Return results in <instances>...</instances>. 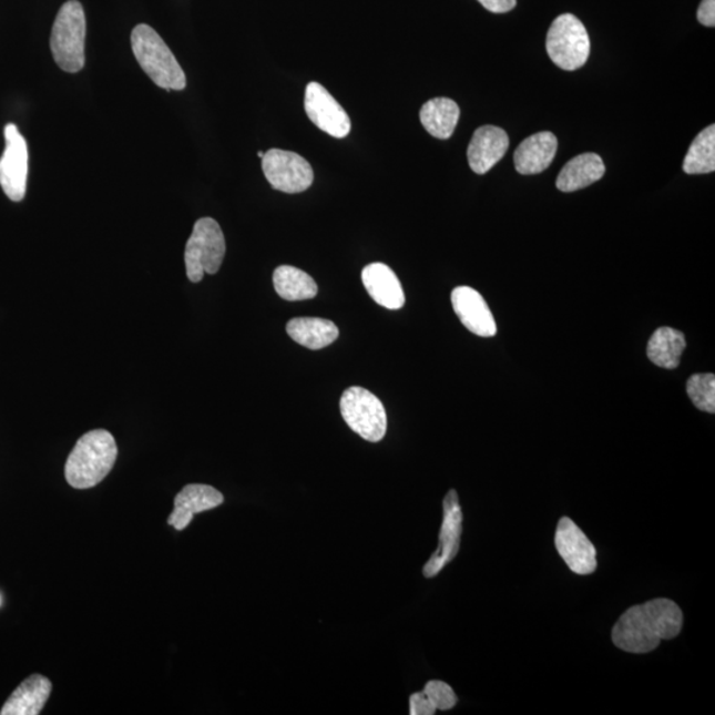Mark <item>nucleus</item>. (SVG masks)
<instances>
[{"instance_id": "nucleus-16", "label": "nucleus", "mask_w": 715, "mask_h": 715, "mask_svg": "<svg viewBox=\"0 0 715 715\" xmlns=\"http://www.w3.org/2000/svg\"><path fill=\"white\" fill-rule=\"evenodd\" d=\"M362 282L369 295L386 309L398 310L406 303L405 292L394 270L384 263H372L362 270Z\"/></svg>"}, {"instance_id": "nucleus-13", "label": "nucleus", "mask_w": 715, "mask_h": 715, "mask_svg": "<svg viewBox=\"0 0 715 715\" xmlns=\"http://www.w3.org/2000/svg\"><path fill=\"white\" fill-rule=\"evenodd\" d=\"M223 502L224 496L214 487L190 483L176 494L167 523L175 530H185L195 514L221 507Z\"/></svg>"}, {"instance_id": "nucleus-26", "label": "nucleus", "mask_w": 715, "mask_h": 715, "mask_svg": "<svg viewBox=\"0 0 715 715\" xmlns=\"http://www.w3.org/2000/svg\"><path fill=\"white\" fill-rule=\"evenodd\" d=\"M686 391L693 405L699 411L715 412V377L714 374H696L686 384Z\"/></svg>"}, {"instance_id": "nucleus-17", "label": "nucleus", "mask_w": 715, "mask_h": 715, "mask_svg": "<svg viewBox=\"0 0 715 715\" xmlns=\"http://www.w3.org/2000/svg\"><path fill=\"white\" fill-rule=\"evenodd\" d=\"M558 150V140L553 133L541 132L522 141L514 153L517 172L522 175L541 174L548 170Z\"/></svg>"}, {"instance_id": "nucleus-12", "label": "nucleus", "mask_w": 715, "mask_h": 715, "mask_svg": "<svg viewBox=\"0 0 715 715\" xmlns=\"http://www.w3.org/2000/svg\"><path fill=\"white\" fill-rule=\"evenodd\" d=\"M555 548L574 574L590 575L595 572L596 549L583 530L569 517H563L558 523Z\"/></svg>"}, {"instance_id": "nucleus-15", "label": "nucleus", "mask_w": 715, "mask_h": 715, "mask_svg": "<svg viewBox=\"0 0 715 715\" xmlns=\"http://www.w3.org/2000/svg\"><path fill=\"white\" fill-rule=\"evenodd\" d=\"M509 149L508 133L499 126L477 129L469 143L468 162L476 174H487L499 163Z\"/></svg>"}, {"instance_id": "nucleus-27", "label": "nucleus", "mask_w": 715, "mask_h": 715, "mask_svg": "<svg viewBox=\"0 0 715 715\" xmlns=\"http://www.w3.org/2000/svg\"><path fill=\"white\" fill-rule=\"evenodd\" d=\"M697 19L705 27L715 24V0H703L698 7Z\"/></svg>"}, {"instance_id": "nucleus-25", "label": "nucleus", "mask_w": 715, "mask_h": 715, "mask_svg": "<svg viewBox=\"0 0 715 715\" xmlns=\"http://www.w3.org/2000/svg\"><path fill=\"white\" fill-rule=\"evenodd\" d=\"M686 174H711L715 170V126L711 125L701 132L687 154L683 165Z\"/></svg>"}, {"instance_id": "nucleus-23", "label": "nucleus", "mask_w": 715, "mask_h": 715, "mask_svg": "<svg viewBox=\"0 0 715 715\" xmlns=\"http://www.w3.org/2000/svg\"><path fill=\"white\" fill-rule=\"evenodd\" d=\"M458 705V696L445 681H428L425 690L410 697L411 715H433L436 711H451Z\"/></svg>"}, {"instance_id": "nucleus-14", "label": "nucleus", "mask_w": 715, "mask_h": 715, "mask_svg": "<svg viewBox=\"0 0 715 715\" xmlns=\"http://www.w3.org/2000/svg\"><path fill=\"white\" fill-rule=\"evenodd\" d=\"M456 316L469 331L479 337H494L497 325L492 311L479 292L469 286H459L452 292Z\"/></svg>"}, {"instance_id": "nucleus-24", "label": "nucleus", "mask_w": 715, "mask_h": 715, "mask_svg": "<svg viewBox=\"0 0 715 715\" xmlns=\"http://www.w3.org/2000/svg\"><path fill=\"white\" fill-rule=\"evenodd\" d=\"M274 284L277 295L286 302H304L315 298L318 286L306 272L290 265H282L275 270Z\"/></svg>"}, {"instance_id": "nucleus-19", "label": "nucleus", "mask_w": 715, "mask_h": 715, "mask_svg": "<svg viewBox=\"0 0 715 715\" xmlns=\"http://www.w3.org/2000/svg\"><path fill=\"white\" fill-rule=\"evenodd\" d=\"M605 174L604 162L597 154L584 153L575 156L558 175L556 187L562 193H574L594 185L601 181Z\"/></svg>"}, {"instance_id": "nucleus-29", "label": "nucleus", "mask_w": 715, "mask_h": 715, "mask_svg": "<svg viewBox=\"0 0 715 715\" xmlns=\"http://www.w3.org/2000/svg\"><path fill=\"white\" fill-rule=\"evenodd\" d=\"M264 154H265V153H263V152H258V153H257L258 159H262V160H263V159H264Z\"/></svg>"}, {"instance_id": "nucleus-11", "label": "nucleus", "mask_w": 715, "mask_h": 715, "mask_svg": "<svg viewBox=\"0 0 715 715\" xmlns=\"http://www.w3.org/2000/svg\"><path fill=\"white\" fill-rule=\"evenodd\" d=\"M304 106L309 120L323 132L334 139H345L349 135V115L321 84L310 83L306 86Z\"/></svg>"}, {"instance_id": "nucleus-6", "label": "nucleus", "mask_w": 715, "mask_h": 715, "mask_svg": "<svg viewBox=\"0 0 715 715\" xmlns=\"http://www.w3.org/2000/svg\"><path fill=\"white\" fill-rule=\"evenodd\" d=\"M547 50L555 65L564 71H576L588 63L590 58L589 32L572 13H563L550 27Z\"/></svg>"}, {"instance_id": "nucleus-4", "label": "nucleus", "mask_w": 715, "mask_h": 715, "mask_svg": "<svg viewBox=\"0 0 715 715\" xmlns=\"http://www.w3.org/2000/svg\"><path fill=\"white\" fill-rule=\"evenodd\" d=\"M86 19L83 6L70 0L61 7L51 32L54 63L68 73H78L85 65Z\"/></svg>"}, {"instance_id": "nucleus-2", "label": "nucleus", "mask_w": 715, "mask_h": 715, "mask_svg": "<svg viewBox=\"0 0 715 715\" xmlns=\"http://www.w3.org/2000/svg\"><path fill=\"white\" fill-rule=\"evenodd\" d=\"M119 449L111 432L94 429L80 438L65 464V480L74 489H90L111 473Z\"/></svg>"}, {"instance_id": "nucleus-9", "label": "nucleus", "mask_w": 715, "mask_h": 715, "mask_svg": "<svg viewBox=\"0 0 715 715\" xmlns=\"http://www.w3.org/2000/svg\"><path fill=\"white\" fill-rule=\"evenodd\" d=\"M6 149L0 159V186L12 202L24 200L29 176V146L19 127H4Z\"/></svg>"}, {"instance_id": "nucleus-8", "label": "nucleus", "mask_w": 715, "mask_h": 715, "mask_svg": "<svg viewBox=\"0 0 715 715\" xmlns=\"http://www.w3.org/2000/svg\"><path fill=\"white\" fill-rule=\"evenodd\" d=\"M262 166L270 186L286 194L304 193L315 181L309 162L286 150L270 149L264 154Z\"/></svg>"}, {"instance_id": "nucleus-22", "label": "nucleus", "mask_w": 715, "mask_h": 715, "mask_svg": "<svg viewBox=\"0 0 715 715\" xmlns=\"http://www.w3.org/2000/svg\"><path fill=\"white\" fill-rule=\"evenodd\" d=\"M685 349L684 333L664 326L653 333L646 353L652 364L663 369L674 370L680 366V359Z\"/></svg>"}, {"instance_id": "nucleus-21", "label": "nucleus", "mask_w": 715, "mask_h": 715, "mask_svg": "<svg viewBox=\"0 0 715 715\" xmlns=\"http://www.w3.org/2000/svg\"><path fill=\"white\" fill-rule=\"evenodd\" d=\"M460 119V108L451 99L439 98L426 102L420 111L421 125L435 139L452 137Z\"/></svg>"}, {"instance_id": "nucleus-28", "label": "nucleus", "mask_w": 715, "mask_h": 715, "mask_svg": "<svg viewBox=\"0 0 715 715\" xmlns=\"http://www.w3.org/2000/svg\"><path fill=\"white\" fill-rule=\"evenodd\" d=\"M479 2L493 13L512 11L517 4V0H479Z\"/></svg>"}, {"instance_id": "nucleus-5", "label": "nucleus", "mask_w": 715, "mask_h": 715, "mask_svg": "<svg viewBox=\"0 0 715 715\" xmlns=\"http://www.w3.org/2000/svg\"><path fill=\"white\" fill-rule=\"evenodd\" d=\"M226 255V238L219 223L202 217L195 223L186 244L185 263L190 282L200 283L204 275H215Z\"/></svg>"}, {"instance_id": "nucleus-1", "label": "nucleus", "mask_w": 715, "mask_h": 715, "mask_svg": "<svg viewBox=\"0 0 715 715\" xmlns=\"http://www.w3.org/2000/svg\"><path fill=\"white\" fill-rule=\"evenodd\" d=\"M683 624L678 604L670 599H655L626 610L612 630V642L619 650L643 655L655 651L663 640L678 636Z\"/></svg>"}, {"instance_id": "nucleus-10", "label": "nucleus", "mask_w": 715, "mask_h": 715, "mask_svg": "<svg viewBox=\"0 0 715 715\" xmlns=\"http://www.w3.org/2000/svg\"><path fill=\"white\" fill-rule=\"evenodd\" d=\"M442 523L439 534V547L429 558L423 569L426 578H435L451 563L459 554L462 534V512L459 494L454 489L449 490L442 501Z\"/></svg>"}, {"instance_id": "nucleus-7", "label": "nucleus", "mask_w": 715, "mask_h": 715, "mask_svg": "<svg viewBox=\"0 0 715 715\" xmlns=\"http://www.w3.org/2000/svg\"><path fill=\"white\" fill-rule=\"evenodd\" d=\"M340 413L360 438L378 442L387 431V413L381 401L362 387H350L340 398Z\"/></svg>"}, {"instance_id": "nucleus-3", "label": "nucleus", "mask_w": 715, "mask_h": 715, "mask_svg": "<svg viewBox=\"0 0 715 715\" xmlns=\"http://www.w3.org/2000/svg\"><path fill=\"white\" fill-rule=\"evenodd\" d=\"M132 48L143 72L155 85L166 91H183L186 74L178 60L152 27L139 24L132 32Z\"/></svg>"}, {"instance_id": "nucleus-20", "label": "nucleus", "mask_w": 715, "mask_h": 715, "mask_svg": "<svg viewBox=\"0 0 715 715\" xmlns=\"http://www.w3.org/2000/svg\"><path fill=\"white\" fill-rule=\"evenodd\" d=\"M286 333L295 343L310 350H321L339 336L336 324L317 317L293 318L286 325Z\"/></svg>"}, {"instance_id": "nucleus-18", "label": "nucleus", "mask_w": 715, "mask_h": 715, "mask_svg": "<svg viewBox=\"0 0 715 715\" xmlns=\"http://www.w3.org/2000/svg\"><path fill=\"white\" fill-rule=\"evenodd\" d=\"M52 692L51 681L32 674L20 684L0 711L2 715H38Z\"/></svg>"}, {"instance_id": "nucleus-30", "label": "nucleus", "mask_w": 715, "mask_h": 715, "mask_svg": "<svg viewBox=\"0 0 715 715\" xmlns=\"http://www.w3.org/2000/svg\"><path fill=\"white\" fill-rule=\"evenodd\" d=\"M0 603H2V599H0Z\"/></svg>"}]
</instances>
